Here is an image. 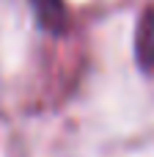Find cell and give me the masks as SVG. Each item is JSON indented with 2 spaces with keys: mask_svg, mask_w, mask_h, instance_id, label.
<instances>
[{
  "mask_svg": "<svg viewBox=\"0 0 154 157\" xmlns=\"http://www.w3.org/2000/svg\"><path fill=\"white\" fill-rule=\"evenodd\" d=\"M132 55H135V66L141 69V75L154 77V6H146L135 22Z\"/></svg>",
  "mask_w": 154,
  "mask_h": 157,
  "instance_id": "6da1fadb",
  "label": "cell"
},
{
  "mask_svg": "<svg viewBox=\"0 0 154 157\" xmlns=\"http://www.w3.org/2000/svg\"><path fill=\"white\" fill-rule=\"evenodd\" d=\"M33 19L39 30L50 33L52 39H61L69 30V6L66 0H28Z\"/></svg>",
  "mask_w": 154,
  "mask_h": 157,
  "instance_id": "7a4b0ae2",
  "label": "cell"
}]
</instances>
